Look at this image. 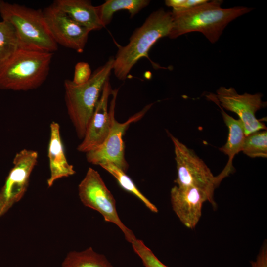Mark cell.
I'll list each match as a JSON object with an SVG mask.
<instances>
[{
    "instance_id": "6da1fadb",
    "label": "cell",
    "mask_w": 267,
    "mask_h": 267,
    "mask_svg": "<svg viewBox=\"0 0 267 267\" xmlns=\"http://www.w3.org/2000/svg\"><path fill=\"white\" fill-rule=\"evenodd\" d=\"M222 1L208 0L185 11H172L173 24L168 37L175 39L189 32H199L214 44L230 22L253 9L245 6L223 8L221 7Z\"/></svg>"
},
{
    "instance_id": "7a4b0ae2",
    "label": "cell",
    "mask_w": 267,
    "mask_h": 267,
    "mask_svg": "<svg viewBox=\"0 0 267 267\" xmlns=\"http://www.w3.org/2000/svg\"><path fill=\"white\" fill-rule=\"evenodd\" d=\"M171 12L160 8L152 13L136 29L124 46H119L114 57L113 70L116 77L125 80L132 68L144 57L160 38L168 36L172 27Z\"/></svg>"
},
{
    "instance_id": "3957f363",
    "label": "cell",
    "mask_w": 267,
    "mask_h": 267,
    "mask_svg": "<svg viewBox=\"0 0 267 267\" xmlns=\"http://www.w3.org/2000/svg\"><path fill=\"white\" fill-rule=\"evenodd\" d=\"M114 57L96 69L86 83L75 84L72 80L64 83L65 101L68 114L77 136L83 139L106 81L113 70Z\"/></svg>"
},
{
    "instance_id": "277c9868",
    "label": "cell",
    "mask_w": 267,
    "mask_h": 267,
    "mask_svg": "<svg viewBox=\"0 0 267 267\" xmlns=\"http://www.w3.org/2000/svg\"><path fill=\"white\" fill-rule=\"evenodd\" d=\"M53 53L19 48L0 64V89L27 91L38 88L47 77Z\"/></svg>"
},
{
    "instance_id": "5b68a950",
    "label": "cell",
    "mask_w": 267,
    "mask_h": 267,
    "mask_svg": "<svg viewBox=\"0 0 267 267\" xmlns=\"http://www.w3.org/2000/svg\"><path fill=\"white\" fill-rule=\"evenodd\" d=\"M2 20L10 24L17 35L20 48L53 53L58 49L43 11L0 0Z\"/></svg>"
},
{
    "instance_id": "8992f818",
    "label": "cell",
    "mask_w": 267,
    "mask_h": 267,
    "mask_svg": "<svg viewBox=\"0 0 267 267\" xmlns=\"http://www.w3.org/2000/svg\"><path fill=\"white\" fill-rule=\"evenodd\" d=\"M81 201L86 207L98 212L105 221L116 225L123 232L127 241L136 239L133 232L120 220L116 207V201L98 172L89 167L78 185Z\"/></svg>"
},
{
    "instance_id": "52a82bcc",
    "label": "cell",
    "mask_w": 267,
    "mask_h": 267,
    "mask_svg": "<svg viewBox=\"0 0 267 267\" xmlns=\"http://www.w3.org/2000/svg\"><path fill=\"white\" fill-rule=\"evenodd\" d=\"M174 146L177 177L174 181L179 187L193 186L205 191L213 199L219 184L205 162L191 149L168 132Z\"/></svg>"
},
{
    "instance_id": "ba28073f",
    "label": "cell",
    "mask_w": 267,
    "mask_h": 267,
    "mask_svg": "<svg viewBox=\"0 0 267 267\" xmlns=\"http://www.w3.org/2000/svg\"><path fill=\"white\" fill-rule=\"evenodd\" d=\"M118 89H112L110 78L103 87L99 100L78 151L87 153L101 144L108 136L115 117Z\"/></svg>"
},
{
    "instance_id": "9c48e42d",
    "label": "cell",
    "mask_w": 267,
    "mask_h": 267,
    "mask_svg": "<svg viewBox=\"0 0 267 267\" xmlns=\"http://www.w3.org/2000/svg\"><path fill=\"white\" fill-rule=\"evenodd\" d=\"M38 158V152L33 150L24 149L16 154L13 167L0 190V218L23 197Z\"/></svg>"
},
{
    "instance_id": "30bf717a",
    "label": "cell",
    "mask_w": 267,
    "mask_h": 267,
    "mask_svg": "<svg viewBox=\"0 0 267 267\" xmlns=\"http://www.w3.org/2000/svg\"><path fill=\"white\" fill-rule=\"evenodd\" d=\"M152 104L146 105L123 123L118 122L114 117L110 132L106 139L99 146L86 153L88 162L99 166L110 163L126 172L129 165L125 158L123 135L130 125L140 120Z\"/></svg>"
},
{
    "instance_id": "8fae6325",
    "label": "cell",
    "mask_w": 267,
    "mask_h": 267,
    "mask_svg": "<svg viewBox=\"0 0 267 267\" xmlns=\"http://www.w3.org/2000/svg\"><path fill=\"white\" fill-rule=\"evenodd\" d=\"M216 93L215 95L220 105L238 116L246 136L261 130H267L265 125L255 116L256 112L264 105L262 94H239L234 88L224 87H221Z\"/></svg>"
},
{
    "instance_id": "7c38bea8",
    "label": "cell",
    "mask_w": 267,
    "mask_h": 267,
    "mask_svg": "<svg viewBox=\"0 0 267 267\" xmlns=\"http://www.w3.org/2000/svg\"><path fill=\"white\" fill-rule=\"evenodd\" d=\"M43 12L56 44L82 53L90 32L73 21L54 3Z\"/></svg>"
},
{
    "instance_id": "4fadbf2b",
    "label": "cell",
    "mask_w": 267,
    "mask_h": 267,
    "mask_svg": "<svg viewBox=\"0 0 267 267\" xmlns=\"http://www.w3.org/2000/svg\"><path fill=\"white\" fill-rule=\"evenodd\" d=\"M173 209L181 222L187 228L194 229L201 215L203 204L209 201L215 203L203 190L193 186L175 185L171 190Z\"/></svg>"
},
{
    "instance_id": "5bb4252c",
    "label": "cell",
    "mask_w": 267,
    "mask_h": 267,
    "mask_svg": "<svg viewBox=\"0 0 267 267\" xmlns=\"http://www.w3.org/2000/svg\"><path fill=\"white\" fill-rule=\"evenodd\" d=\"M207 97L215 102L221 110L223 121L228 127V135L226 143L220 150L227 155L228 160L226 165L217 176L216 178L219 184L222 179L228 176L233 171L232 161L234 156L241 151L246 135L243 125L239 119L236 120L227 114L220 105L216 96L213 94H209Z\"/></svg>"
},
{
    "instance_id": "9a60e30c",
    "label": "cell",
    "mask_w": 267,
    "mask_h": 267,
    "mask_svg": "<svg viewBox=\"0 0 267 267\" xmlns=\"http://www.w3.org/2000/svg\"><path fill=\"white\" fill-rule=\"evenodd\" d=\"M50 139L48 148L50 176L47 180L48 187L63 178L75 174L73 165L66 159L60 134V126L53 121L50 125Z\"/></svg>"
},
{
    "instance_id": "2e32d148",
    "label": "cell",
    "mask_w": 267,
    "mask_h": 267,
    "mask_svg": "<svg viewBox=\"0 0 267 267\" xmlns=\"http://www.w3.org/2000/svg\"><path fill=\"white\" fill-rule=\"evenodd\" d=\"M54 3L75 22L88 30H99L103 26L96 7L87 0H57Z\"/></svg>"
},
{
    "instance_id": "e0dca14e",
    "label": "cell",
    "mask_w": 267,
    "mask_h": 267,
    "mask_svg": "<svg viewBox=\"0 0 267 267\" xmlns=\"http://www.w3.org/2000/svg\"><path fill=\"white\" fill-rule=\"evenodd\" d=\"M150 2L148 0H107L96 7L99 19L104 27L111 22L116 12L127 10L132 18L147 6Z\"/></svg>"
},
{
    "instance_id": "ac0fdd59",
    "label": "cell",
    "mask_w": 267,
    "mask_h": 267,
    "mask_svg": "<svg viewBox=\"0 0 267 267\" xmlns=\"http://www.w3.org/2000/svg\"><path fill=\"white\" fill-rule=\"evenodd\" d=\"M61 267H114L104 255L89 247L82 251H72L68 253Z\"/></svg>"
},
{
    "instance_id": "d6986e66",
    "label": "cell",
    "mask_w": 267,
    "mask_h": 267,
    "mask_svg": "<svg viewBox=\"0 0 267 267\" xmlns=\"http://www.w3.org/2000/svg\"><path fill=\"white\" fill-rule=\"evenodd\" d=\"M100 166L115 178L120 186L123 189L135 196L152 212H158L157 208L139 190L134 181L126 174L125 172L110 163H104L101 165Z\"/></svg>"
},
{
    "instance_id": "ffe728a7",
    "label": "cell",
    "mask_w": 267,
    "mask_h": 267,
    "mask_svg": "<svg viewBox=\"0 0 267 267\" xmlns=\"http://www.w3.org/2000/svg\"><path fill=\"white\" fill-rule=\"evenodd\" d=\"M19 48V42L13 27L4 21H0V64Z\"/></svg>"
},
{
    "instance_id": "44dd1931",
    "label": "cell",
    "mask_w": 267,
    "mask_h": 267,
    "mask_svg": "<svg viewBox=\"0 0 267 267\" xmlns=\"http://www.w3.org/2000/svg\"><path fill=\"white\" fill-rule=\"evenodd\" d=\"M241 151L251 158H267V130L258 131L246 135Z\"/></svg>"
},
{
    "instance_id": "7402d4cb",
    "label": "cell",
    "mask_w": 267,
    "mask_h": 267,
    "mask_svg": "<svg viewBox=\"0 0 267 267\" xmlns=\"http://www.w3.org/2000/svg\"><path fill=\"white\" fill-rule=\"evenodd\" d=\"M131 244L145 267H168L158 259L142 240L136 238Z\"/></svg>"
},
{
    "instance_id": "603a6c76",
    "label": "cell",
    "mask_w": 267,
    "mask_h": 267,
    "mask_svg": "<svg viewBox=\"0 0 267 267\" xmlns=\"http://www.w3.org/2000/svg\"><path fill=\"white\" fill-rule=\"evenodd\" d=\"M90 65L86 62H78L74 69L72 82L76 85H81L87 82L91 76Z\"/></svg>"
},
{
    "instance_id": "cb8c5ba5",
    "label": "cell",
    "mask_w": 267,
    "mask_h": 267,
    "mask_svg": "<svg viewBox=\"0 0 267 267\" xmlns=\"http://www.w3.org/2000/svg\"><path fill=\"white\" fill-rule=\"evenodd\" d=\"M208 0H166V5L173 8L172 11L179 12L188 10L207 2Z\"/></svg>"
},
{
    "instance_id": "d4e9b609",
    "label": "cell",
    "mask_w": 267,
    "mask_h": 267,
    "mask_svg": "<svg viewBox=\"0 0 267 267\" xmlns=\"http://www.w3.org/2000/svg\"><path fill=\"white\" fill-rule=\"evenodd\" d=\"M252 267H267V245L266 242L262 245L254 261H251Z\"/></svg>"
}]
</instances>
